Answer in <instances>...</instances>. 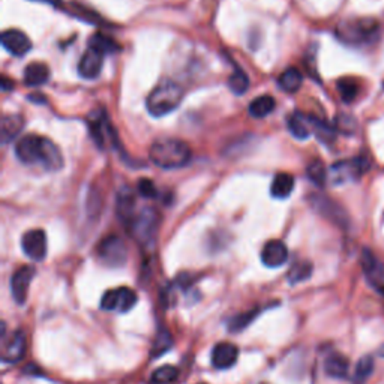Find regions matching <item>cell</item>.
<instances>
[{
    "label": "cell",
    "instance_id": "19",
    "mask_svg": "<svg viewBox=\"0 0 384 384\" xmlns=\"http://www.w3.org/2000/svg\"><path fill=\"white\" fill-rule=\"evenodd\" d=\"M24 127V119L20 114H8L3 116L2 125H0V138H2L3 145L14 141L17 137L20 136Z\"/></svg>",
    "mask_w": 384,
    "mask_h": 384
},
{
    "label": "cell",
    "instance_id": "33",
    "mask_svg": "<svg viewBox=\"0 0 384 384\" xmlns=\"http://www.w3.org/2000/svg\"><path fill=\"white\" fill-rule=\"evenodd\" d=\"M307 174L309 177V181L312 183H316L317 186H323L327 179L326 168L321 161H312V163L307 168Z\"/></svg>",
    "mask_w": 384,
    "mask_h": 384
},
{
    "label": "cell",
    "instance_id": "26",
    "mask_svg": "<svg viewBox=\"0 0 384 384\" xmlns=\"http://www.w3.org/2000/svg\"><path fill=\"white\" fill-rule=\"evenodd\" d=\"M303 83V77L298 68H289L278 78V86L287 93H296Z\"/></svg>",
    "mask_w": 384,
    "mask_h": 384
},
{
    "label": "cell",
    "instance_id": "16",
    "mask_svg": "<svg viewBox=\"0 0 384 384\" xmlns=\"http://www.w3.org/2000/svg\"><path fill=\"white\" fill-rule=\"evenodd\" d=\"M289 260V249L281 240H269L262 251V262L267 267H281Z\"/></svg>",
    "mask_w": 384,
    "mask_h": 384
},
{
    "label": "cell",
    "instance_id": "8",
    "mask_svg": "<svg viewBox=\"0 0 384 384\" xmlns=\"http://www.w3.org/2000/svg\"><path fill=\"white\" fill-rule=\"evenodd\" d=\"M137 293L128 287H120L107 291L101 299V308L105 311L128 312L137 303Z\"/></svg>",
    "mask_w": 384,
    "mask_h": 384
},
{
    "label": "cell",
    "instance_id": "39",
    "mask_svg": "<svg viewBox=\"0 0 384 384\" xmlns=\"http://www.w3.org/2000/svg\"><path fill=\"white\" fill-rule=\"evenodd\" d=\"M38 2L48 3V5H53V6H59L62 3V0H38Z\"/></svg>",
    "mask_w": 384,
    "mask_h": 384
},
{
    "label": "cell",
    "instance_id": "32",
    "mask_svg": "<svg viewBox=\"0 0 384 384\" xmlns=\"http://www.w3.org/2000/svg\"><path fill=\"white\" fill-rule=\"evenodd\" d=\"M312 273V264L309 262H299L294 264L289 272V281L291 284H298L308 280Z\"/></svg>",
    "mask_w": 384,
    "mask_h": 384
},
{
    "label": "cell",
    "instance_id": "12",
    "mask_svg": "<svg viewBox=\"0 0 384 384\" xmlns=\"http://www.w3.org/2000/svg\"><path fill=\"white\" fill-rule=\"evenodd\" d=\"M0 39H2L3 48L15 57H21L26 55V53H29L32 50V42L29 37L21 30H17V29L5 30Z\"/></svg>",
    "mask_w": 384,
    "mask_h": 384
},
{
    "label": "cell",
    "instance_id": "14",
    "mask_svg": "<svg viewBox=\"0 0 384 384\" xmlns=\"http://www.w3.org/2000/svg\"><path fill=\"white\" fill-rule=\"evenodd\" d=\"M28 350V341H26V333L23 330H15L11 338L3 344L2 360L5 363H17L23 360Z\"/></svg>",
    "mask_w": 384,
    "mask_h": 384
},
{
    "label": "cell",
    "instance_id": "20",
    "mask_svg": "<svg viewBox=\"0 0 384 384\" xmlns=\"http://www.w3.org/2000/svg\"><path fill=\"white\" fill-rule=\"evenodd\" d=\"M50 78V68L41 62H32L24 69V84L29 87H38L46 84Z\"/></svg>",
    "mask_w": 384,
    "mask_h": 384
},
{
    "label": "cell",
    "instance_id": "36",
    "mask_svg": "<svg viewBox=\"0 0 384 384\" xmlns=\"http://www.w3.org/2000/svg\"><path fill=\"white\" fill-rule=\"evenodd\" d=\"M138 192L141 197L145 199H155L158 192H156V186L154 185V182L149 181V179H140L138 181Z\"/></svg>",
    "mask_w": 384,
    "mask_h": 384
},
{
    "label": "cell",
    "instance_id": "25",
    "mask_svg": "<svg viewBox=\"0 0 384 384\" xmlns=\"http://www.w3.org/2000/svg\"><path fill=\"white\" fill-rule=\"evenodd\" d=\"M276 107L273 96L271 95H262L255 98V100L249 104L248 111L255 119H263L266 116H269Z\"/></svg>",
    "mask_w": 384,
    "mask_h": 384
},
{
    "label": "cell",
    "instance_id": "10",
    "mask_svg": "<svg viewBox=\"0 0 384 384\" xmlns=\"http://www.w3.org/2000/svg\"><path fill=\"white\" fill-rule=\"evenodd\" d=\"M23 253L33 262H42L47 255V236L44 230H29L21 237Z\"/></svg>",
    "mask_w": 384,
    "mask_h": 384
},
{
    "label": "cell",
    "instance_id": "28",
    "mask_svg": "<svg viewBox=\"0 0 384 384\" xmlns=\"http://www.w3.org/2000/svg\"><path fill=\"white\" fill-rule=\"evenodd\" d=\"M89 47L102 53L104 56L105 55H113V53L120 50L118 44H116L111 38L107 37V35H102V33L92 35L91 39H89Z\"/></svg>",
    "mask_w": 384,
    "mask_h": 384
},
{
    "label": "cell",
    "instance_id": "13",
    "mask_svg": "<svg viewBox=\"0 0 384 384\" xmlns=\"http://www.w3.org/2000/svg\"><path fill=\"white\" fill-rule=\"evenodd\" d=\"M104 66V55L89 47L78 62V75L84 80H95L100 77Z\"/></svg>",
    "mask_w": 384,
    "mask_h": 384
},
{
    "label": "cell",
    "instance_id": "40",
    "mask_svg": "<svg viewBox=\"0 0 384 384\" xmlns=\"http://www.w3.org/2000/svg\"><path fill=\"white\" fill-rule=\"evenodd\" d=\"M199 384H204V383H199Z\"/></svg>",
    "mask_w": 384,
    "mask_h": 384
},
{
    "label": "cell",
    "instance_id": "2",
    "mask_svg": "<svg viewBox=\"0 0 384 384\" xmlns=\"http://www.w3.org/2000/svg\"><path fill=\"white\" fill-rule=\"evenodd\" d=\"M149 158L156 167L176 170L190 164L192 150L188 143L177 138H163L155 141L149 150Z\"/></svg>",
    "mask_w": 384,
    "mask_h": 384
},
{
    "label": "cell",
    "instance_id": "9",
    "mask_svg": "<svg viewBox=\"0 0 384 384\" xmlns=\"http://www.w3.org/2000/svg\"><path fill=\"white\" fill-rule=\"evenodd\" d=\"M87 123L95 143L100 147H105L107 141L116 138L110 120L107 118V113L102 109L92 111L91 116L87 118Z\"/></svg>",
    "mask_w": 384,
    "mask_h": 384
},
{
    "label": "cell",
    "instance_id": "27",
    "mask_svg": "<svg viewBox=\"0 0 384 384\" xmlns=\"http://www.w3.org/2000/svg\"><path fill=\"white\" fill-rule=\"evenodd\" d=\"M336 89H338V92H339V96H341V100L345 104H351L356 100V98H357V95H359L360 86H359V83L356 82L354 78L345 77V78L338 80Z\"/></svg>",
    "mask_w": 384,
    "mask_h": 384
},
{
    "label": "cell",
    "instance_id": "15",
    "mask_svg": "<svg viewBox=\"0 0 384 384\" xmlns=\"http://www.w3.org/2000/svg\"><path fill=\"white\" fill-rule=\"evenodd\" d=\"M362 267L366 275V280L369 281L377 290L384 289V264L375 257L369 249H365L362 253Z\"/></svg>",
    "mask_w": 384,
    "mask_h": 384
},
{
    "label": "cell",
    "instance_id": "21",
    "mask_svg": "<svg viewBox=\"0 0 384 384\" xmlns=\"http://www.w3.org/2000/svg\"><path fill=\"white\" fill-rule=\"evenodd\" d=\"M287 125H289V131L291 132V136L296 137L298 140H307L312 132L311 118H308V116L302 114L299 111L293 113L290 116Z\"/></svg>",
    "mask_w": 384,
    "mask_h": 384
},
{
    "label": "cell",
    "instance_id": "18",
    "mask_svg": "<svg viewBox=\"0 0 384 384\" xmlns=\"http://www.w3.org/2000/svg\"><path fill=\"white\" fill-rule=\"evenodd\" d=\"M311 199H314V200H311V201L314 203L316 209L320 213H323L326 218H329L330 221L335 222V224H338V226H341V227L347 226L348 219L345 217L344 210L339 209L333 201L327 200V197H321V195H314V197H311Z\"/></svg>",
    "mask_w": 384,
    "mask_h": 384
},
{
    "label": "cell",
    "instance_id": "5",
    "mask_svg": "<svg viewBox=\"0 0 384 384\" xmlns=\"http://www.w3.org/2000/svg\"><path fill=\"white\" fill-rule=\"evenodd\" d=\"M159 215L154 209H143L141 212L136 213L134 218L129 221L131 235L136 237L140 244L147 245L154 242L156 231H158Z\"/></svg>",
    "mask_w": 384,
    "mask_h": 384
},
{
    "label": "cell",
    "instance_id": "30",
    "mask_svg": "<svg viewBox=\"0 0 384 384\" xmlns=\"http://www.w3.org/2000/svg\"><path fill=\"white\" fill-rule=\"evenodd\" d=\"M179 377V369L173 365H164L155 369L150 377L152 384H172Z\"/></svg>",
    "mask_w": 384,
    "mask_h": 384
},
{
    "label": "cell",
    "instance_id": "38",
    "mask_svg": "<svg viewBox=\"0 0 384 384\" xmlns=\"http://www.w3.org/2000/svg\"><path fill=\"white\" fill-rule=\"evenodd\" d=\"M12 87H14V83L10 82V80H8V77H3L2 78V89H3V91L5 92H10Z\"/></svg>",
    "mask_w": 384,
    "mask_h": 384
},
{
    "label": "cell",
    "instance_id": "22",
    "mask_svg": "<svg viewBox=\"0 0 384 384\" xmlns=\"http://www.w3.org/2000/svg\"><path fill=\"white\" fill-rule=\"evenodd\" d=\"M294 190V177L289 173L276 174L271 185V194L273 199L284 200L289 199Z\"/></svg>",
    "mask_w": 384,
    "mask_h": 384
},
{
    "label": "cell",
    "instance_id": "6",
    "mask_svg": "<svg viewBox=\"0 0 384 384\" xmlns=\"http://www.w3.org/2000/svg\"><path fill=\"white\" fill-rule=\"evenodd\" d=\"M369 159L366 156H356L348 161H339V163L330 167V181L335 185L357 181L369 170Z\"/></svg>",
    "mask_w": 384,
    "mask_h": 384
},
{
    "label": "cell",
    "instance_id": "11",
    "mask_svg": "<svg viewBox=\"0 0 384 384\" xmlns=\"http://www.w3.org/2000/svg\"><path fill=\"white\" fill-rule=\"evenodd\" d=\"M33 276L35 269L32 266H23L11 276V293L14 300L19 303V305H23V303L28 300V293Z\"/></svg>",
    "mask_w": 384,
    "mask_h": 384
},
{
    "label": "cell",
    "instance_id": "1",
    "mask_svg": "<svg viewBox=\"0 0 384 384\" xmlns=\"http://www.w3.org/2000/svg\"><path fill=\"white\" fill-rule=\"evenodd\" d=\"M15 156L26 165L39 164L48 172H59L64 167V156L55 143L35 134L17 140Z\"/></svg>",
    "mask_w": 384,
    "mask_h": 384
},
{
    "label": "cell",
    "instance_id": "17",
    "mask_svg": "<svg viewBox=\"0 0 384 384\" xmlns=\"http://www.w3.org/2000/svg\"><path fill=\"white\" fill-rule=\"evenodd\" d=\"M239 350L235 344L219 342L212 350V365L217 369H228L237 362Z\"/></svg>",
    "mask_w": 384,
    "mask_h": 384
},
{
    "label": "cell",
    "instance_id": "37",
    "mask_svg": "<svg viewBox=\"0 0 384 384\" xmlns=\"http://www.w3.org/2000/svg\"><path fill=\"white\" fill-rule=\"evenodd\" d=\"M254 318L253 314H244L236 317L233 321H231V329L233 330H242L245 326H248L249 321Z\"/></svg>",
    "mask_w": 384,
    "mask_h": 384
},
{
    "label": "cell",
    "instance_id": "35",
    "mask_svg": "<svg viewBox=\"0 0 384 384\" xmlns=\"http://www.w3.org/2000/svg\"><path fill=\"white\" fill-rule=\"evenodd\" d=\"M172 344H173V339H172V335H170V332H167V330H161V332L156 336V341H155V345H154V353H152V354H154V356L164 354L165 351L170 350Z\"/></svg>",
    "mask_w": 384,
    "mask_h": 384
},
{
    "label": "cell",
    "instance_id": "3",
    "mask_svg": "<svg viewBox=\"0 0 384 384\" xmlns=\"http://www.w3.org/2000/svg\"><path fill=\"white\" fill-rule=\"evenodd\" d=\"M183 100V89L173 80H163L147 95L146 107L150 116L163 118L173 113Z\"/></svg>",
    "mask_w": 384,
    "mask_h": 384
},
{
    "label": "cell",
    "instance_id": "29",
    "mask_svg": "<svg viewBox=\"0 0 384 384\" xmlns=\"http://www.w3.org/2000/svg\"><path fill=\"white\" fill-rule=\"evenodd\" d=\"M372 371H374V359L371 356H363L362 359L357 362L356 368H354L353 383L354 384H365L366 380L371 377Z\"/></svg>",
    "mask_w": 384,
    "mask_h": 384
},
{
    "label": "cell",
    "instance_id": "4",
    "mask_svg": "<svg viewBox=\"0 0 384 384\" xmlns=\"http://www.w3.org/2000/svg\"><path fill=\"white\" fill-rule=\"evenodd\" d=\"M338 38L354 47H365L375 44L380 37V24L374 19L347 20L338 26Z\"/></svg>",
    "mask_w": 384,
    "mask_h": 384
},
{
    "label": "cell",
    "instance_id": "7",
    "mask_svg": "<svg viewBox=\"0 0 384 384\" xmlns=\"http://www.w3.org/2000/svg\"><path fill=\"white\" fill-rule=\"evenodd\" d=\"M98 257L111 267L123 266L128 258V249L119 236H109L98 245Z\"/></svg>",
    "mask_w": 384,
    "mask_h": 384
},
{
    "label": "cell",
    "instance_id": "24",
    "mask_svg": "<svg viewBox=\"0 0 384 384\" xmlns=\"http://www.w3.org/2000/svg\"><path fill=\"white\" fill-rule=\"evenodd\" d=\"M348 368H350V363H348L347 357L338 353L330 354L324 362V371L332 378H345L348 375Z\"/></svg>",
    "mask_w": 384,
    "mask_h": 384
},
{
    "label": "cell",
    "instance_id": "23",
    "mask_svg": "<svg viewBox=\"0 0 384 384\" xmlns=\"http://www.w3.org/2000/svg\"><path fill=\"white\" fill-rule=\"evenodd\" d=\"M136 197H134V192L128 188H125L119 192L118 197V215L119 218L125 222V224H129V221L136 215Z\"/></svg>",
    "mask_w": 384,
    "mask_h": 384
},
{
    "label": "cell",
    "instance_id": "34",
    "mask_svg": "<svg viewBox=\"0 0 384 384\" xmlns=\"http://www.w3.org/2000/svg\"><path fill=\"white\" fill-rule=\"evenodd\" d=\"M311 122H312V132H314L321 141L330 143L333 140L335 132L329 127V125H326L323 120H320L317 118H311Z\"/></svg>",
    "mask_w": 384,
    "mask_h": 384
},
{
    "label": "cell",
    "instance_id": "31",
    "mask_svg": "<svg viewBox=\"0 0 384 384\" xmlns=\"http://www.w3.org/2000/svg\"><path fill=\"white\" fill-rule=\"evenodd\" d=\"M228 87L236 95H244L249 89V78L244 69L235 68L233 74L228 78Z\"/></svg>",
    "mask_w": 384,
    "mask_h": 384
}]
</instances>
